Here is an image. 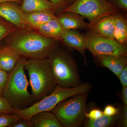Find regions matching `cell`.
Wrapping results in <instances>:
<instances>
[{
  "instance_id": "8fae6325",
  "label": "cell",
  "mask_w": 127,
  "mask_h": 127,
  "mask_svg": "<svg viewBox=\"0 0 127 127\" xmlns=\"http://www.w3.org/2000/svg\"><path fill=\"white\" fill-rule=\"evenodd\" d=\"M57 15L58 21L65 30H84L89 27V23L86 22L85 18L79 14L60 11Z\"/></svg>"
},
{
  "instance_id": "cb8c5ba5",
  "label": "cell",
  "mask_w": 127,
  "mask_h": 127,
  "mask_svg": "<svg viewBox=\"0 0 127 127\" xmlns=\"http://www.w3.org/2000/svg\"><path fill=\"white\" fill-rule=\"evenodd\" d=\"M14 109L4 98L0 97V112L12 114Z\"/></svg>"
},
{
  "instance_id": "ac0fdd59",
  "label": "cell",
  "mask_w": 127,
  "mask_h": 127,
  "mask_svg": "<svg viewBox=\"0 0 127 127\" xmlns=\"http://www.w3.org/2000/svg\"><path fill=\"white\" fill-rule=\"evenodd\" d=\"M26 17L33 30L52 19L57 18L56 13L51 11H39L25 13Z\"/></svg>"
},
{
  "instance_id": "5bb4252c",
  "label": "cell",
  "mask_w": 127,
  "mask_h": 127,
  "mask_svg": "<svg viewBox=\"0 0 127 127\" xmlns=\"http://www.w3.org/2000/svg\"><path fill=\"white\" fill-rule=\"evenodd\" d=\"M20 7L25 13L44 11L56 13L62 10L57 5L48 0H23Z\"/></svg>"
},
{
  "instance_id": "d6986e66",
  "label": "cell",
  "mask_w": 127,
  "mask_h": 127,
  "mask_svg": "<svg viewBox=\"0 0 127 127\" xmlns=\"http://www.w3.org/2000/svg\"><path fill=\"white\" fill-rule=\"evenodd\" d=\"M115 29L114 39L119 43L124 45L127 44V20L119 12L114 14Z\"/></svg>"
},
{
  "instance_id": "9c48e42d",
  "label": "cell",
  "mask_w": 127,
  "mask_h": 127,
  "mask_svg": "<svg viewBox=\"0 0 127 127\" xmlns=\"http://www.w3.org/2000/svg\"><path fill=\"white\" fill-rule=\"evenodd\" d=\"M0 17L14 25L18 30L31 29L25 13L17 2L7 1L0 3Z\"/></svg>"
},
{
  "instance_id": "30bf717a",
  "label": "cell",
  "mask_w": 127,
  "mask_h": 127,
  "mask_svg": "<svg viewBox=\"0 0 127 127\" xmlns=\"http://www.w3.org/2000/svg\"><path fill=\"white\" fill-rule=\"evenodd\" d=\"M114 14L105 16L89 24L87 30L102 37L114 40Z\"/></svg>"
},
{
  "instance_id": "2e32d148",
  "label": "cell",
  "mask_w": 127,
  "mask_h": 127,
  "mask_svg": "<svg viewBox=\"0 0 127 127\" xmlns=\"http://www.w3.org/2000/svg\"><path fill=\"white\" fill-rule=\"evenodd\" d=\"M33 30L39 32L47 37L61 42L65 31L61 26L57 18L52 19Z\"/></svg>"
},
{
  "instance_id": "ba28073f",
  "label": "cell",
  "mask_w": 127,
  "mask_h": 127,
  "mask_svg": "<svg viewBox=\"0 0 127 127\" xmlns=\"http://www.w3.org/2000/svg\"><path fill=\"white\" fill-rule=\"evenodd\" d=\"M85 35L86 49L93 57L98 55L127 56V45L120 44L114 39L102 37L89 30Z\"/></svg>"
},
{
  "instance_id": "ffe728a7",
  "label": "cell",
  "mask_w": 127,
  "mask_h": 127,
  "mask_svg": "<svg viewBox=\"0 0 127 127\" xmlns=\"http://www.w3.org/2000/svg\"><path fill=\"white\" fill-rule=\"evenodd\" d=\"M117 115L107 116L103 115L94 120L89 119L85 127H107L113 126L116 123L117 119Z\"/></svg>"
},
{
  "instance_id": "9a60e30c",
  "label": "cell",
  "mask_w": 127,
  "mask_h": 127,
  "mask_svg": "<svg viewBox=\"0 0 127 127\" xmlns=\"http://www.w3.org/2000/svg\"><path fill=\"white\" fill-rule=\"evenodd\" d=\"M21 55L13 48L0 44V69L9 73L14 68Z\"/></svg>"
},
{
  "instance_id": "f1b7e54d",
  "label": "cell",
  "mask_w": 127,
  "mask_h": 127,
  "mask_svg": "<svg viewBox=\"0 0 127 127\" xmlns=\"http://www.w3.org/2000/svg\"><path fill=\"white\" fill-rule=\"evenodd\" d=\"M123 87H127V66L121 71L118 77Z\"/></svg>"
},
{
  "instance_id": "44dd1931",
  "label": "cell",
  "mask_w": 127,
  "mask_h": 127,
  "mask_svg": "<svg viewBox=\"0 0 127 127\" xmlns=\"http://www.w3.org/2000/svg\"><path fill=\"white\" fill-rule=\"evenodd\" d=\"M17 30L14 25L0 17V44L5 37Z\"/></svg>"
},
{
  "instance_id": "277c9868",
  "label": "cell",
  "mask_w": 127,
  "mask_h": 127,
  "mask_svg": "<svg viewBox=\"0 0 127 127\" xmlns=\"http://www.w3.org/2000/svg\"><path fill=\"white\" fill-rule=\"evenodd\" d=\"M47 58L57 85L63 87L72 88L81 84L77 64L69 53L57 47Z\"/></svg>"
},
{
  "instance_id": "3957f363",
  "label": "cell",
  "mask_w": 127,
  "mask_h": 127,
  "mask_svg": "<svg viewBox=\"0 0 127 127\" xmlns=\"http://www.w3.org/2000/svg\"><path fill=\"white\" fill-rule=\"evenodd\" d=\"M25 68L27 71L30 77L31 94L34 103L50 95L57 86L47 58H26Z\"/></svg>"
},
{
  "instance_id": "4fadbf2b",
  "label": "cell",
  "mask_w": 127,
  "mask_h": 127,
  "mask_svg": "<svg viewBox=\"0 0 127 127\" xmlns=\"http://www.w3.org/2000/svg\"><path fill=\"white\" fill-rule=\"evenodd\" d=\"M94 57L97 63L108 68L118 77L121 71L127 66V57L98 55Z\"/></svg>"
},
{
  "instance_id": "4316f807",
  "label": "cell",
  "mask_w": 127,
  "mask_h": 127,
  "mask_svg": "<svg viewBox=\"0 0 127 127\" xmlns=\"http://www.w3.org/2000/svg\"><path fill=\"white\" fill-rule=\"evenodd\" d=\"M118 112V109L113 105H107L103 111L104 115L107 116H114L117 114Z\"/></svg>"
},
{
  "instance_id": "52a82bcc",
  "label": "cell",
  "mask_w": 127,
  "mask_h": 127,
  "mask_svg": "<svg viewBox=\"0 0 127 127\" xmlns=\"http://www.w3.org/2000/svg\"><path fill=\"white\" fill-rule=\"evenodd\" d=\"M62 12L76 13L86 18L89 24L99 18L119 12L108 0H74L68 6L62 9Z\"/></svg>"
},
{
  "instance_id": "d6a6232c",
  "label": "cell",
  "mask_w": 127,
  "mask_h": 127,
  "mask_svg": "<svg viewBox=\"0 0 127 127\" xmlns=\"http://www.w3.org/2000/svg\"><path fill=\"white\" fill-rule=\"evenodd\" d=\"M22 1L23 0H0V3L7 2V1H12V2H17L18 4L21 5L22 3Z\"/></svg>"
},
{
  "instance_id": "603a6c76",
  "label": "cell",
  "mask_w": 127,
  "mask_h": 127,
  "mask_svg": "<svg viewBox=\"0 0 127 127\" xmlns=\"http://www.w3.org/2000/svg\"><path fill=\"white\" fill-rule=\"evenodd\" d=\"M8 73L0 69V97H2L8 79Z\"/></svg>"
},
{
  "instance_id": "e0dca14e",
  "label": "cell",
  "mask_w": 127,
  "mask_h": 127,
  "mask_svg": "<svg viewBox=\"0 0 127 127\" xmlns=\"http://www.w3.org/2000/svg\"><path fill=\"white\" fill-rule=\"evenodd\" d=\"M30 119L33 127H63L56 116L51 111L38 113Z\"/></svg>"
},
{
  "instance_id": "83f0119b",
  "label": "cell",
  "mask_w": 127,
  "mask_h": 127,
  "mask_svg": "<svg viewBox=\"0 0 127 127\" xmlns=\"http://www.w3.org/2000/svg\"><path fill=\"white\" fill-rule=\"evenodd\" d=\"M11 127H33L30 119L21 118L20 120L14 123Z\"/></svg>"
},
{
  "instance_id": "484cf974",
  "label": "cell",
  "mask_w": 127,
  "mask_h": 127,
  "mask_svg": "<svg viewBox=\"0 0 127 127\" xmlns=\"http://www.w3.org/2000/svg\"><path fill=\"white\" fill-rule=\"evenodd\" d=\"M103 111L98 109H92L89 113L86 114V117L89 120H94L100 117L103 115Z\"/></svg>"
},
{
  "instance_id": "7c38bea8",
  "label": "cell",
  "mask_w": 127,
  "mask_h": 127,
  "mask_svg": "<svg viewBox=\"0 0 127 127\" xmlns=\"http://www.w3.org/2000/svg\"><path fill=\"white\" fill-rule=\"evenodd\" d=\"M62 43L79 52L84 58V63L87 64L85 51L86 50V37L77 30H65L64 34Z\"/></svg>"
},
{
  "instance_id": "5b68a950",
  "label": "cell",
  "mask_w": 127,
  "mask_h": 127,
  "mask_svg": "<svg viewBox=\"0 0 127 127\" xmlns=\"http://www.w3.org/2000/svg\"><path fill=\"white\" fill-rule=\"evenodd\" d=\"M92 86L89 82L82 83L77 86L65 88L57 85L52 93L31 106L20 110L14 109L12 114L22 119H30L34 114L51 111L58 103L68 98L83 93L89 92Z\"/></svg>"
},
{
  "instance_id": "836d02e7",
  "label": "cell",
  "mask_w": 127,
  "mask_h": 127,
  "mask_svg": "<svg viewBox=\"0 0 127 127\" xmlns=\"http://www.w3.org/2000/svg\"><path fill=\"white\" fill-rule=\"evenodd\" d=\"M74 0H68V2H69V5L71 4L74 1Z\"/></svg>"
},
{
  "instance_id": "1f68e13d",
  "label": "cell",
  "mask_w": 127,
  "mask_h": 127,
  "mask_svg": "<svg viewBox=\"0 0 127 127\" xmlns=\"http://www.w3.org/2000/svg\"><path fill=\"white\" fill-rule=\"evenodd\" d=\"M122 98L124 105H127V87H123Z\"/></svg>"
},
{
  "instance_id": "f546056e",
  "label": "cell",
  "mask_w": 127,
  "mask_h": 127,
  "mask_svg": "<svg viewBox=\"0 0 127 127\" xmlns=\"http://www.w3.org/2000/svg\"><path fill=\"white\" fill-rule=\"evenodd\" d=\"M122 124L123 127H127V105H124L122 114Z\"/></svg>"
},
{
  "instance_id": "7a4b0ae2",
  "label": "cell",
  "mask_w": 127,
  "mask_h": 127,
  "mask_svg": "<svg viewBox=\"0 0 127 127\" xmlns=\"http://www.w3.org/2000/svg\"><path fill=\"white\" fill-rule=\"evenodd\" d=\"M26 59L21 57L13 70L8 73L2 95V97L16 110L27 108L34 103L28 89L29 82L25 68Z\"/></svg>"
},
{
  "instance_id": "7402d4cb",
  "label": "cell",
  "mask_w": 127,
  "mask_h": 127,
  "mask_svg": "<svg viewBox=\"0 0 127 127\" xmlns=\"http://www.w3.org/2000/svg\"><path fill=\"white\" fill-rule=\"evenodd\" d=\"M21 119L12 114L0 112V127H11Z\"/></svg>"
},
{
  "instance_id": "8992f818",
  "label": "cell",
  "mask_w": 127,
  "mask_h": 127,
  "mask_svg": "<svg viewBox=\"0 0 127 127\" xmlns=\"http://www.w3.org/2000/svg\"><path fill=\"white\" fill-rule=\"evenodd\" d=\"M89 93L80 94L65 99L52 110L63 127H81L86 117Z\"/></svg>"
},
{
  "instance_id": "6da1fadb",
  "label": "cell",
  "mask_w": 127,
  "mask_h": 127,
  "mask_svg": "<svg viewBox=\"0 0 127 127\" xmlns=\"http://www.w3.org/2000/svg\"><path fill=\"white\" fill-rule=\"evenodd\" d=\"M3 40L5 45L27 59L46 58L58 47V42L35 30L28 29L17 30Z\"/></svg>"
},
{
  "instance_id": "4dcf8cb0",
  "label": "cell",
  "mask_w": 127,
  "mask_h": 127,
  "mask_svg": "<svg viewBox=\"0 0 127 127\" xmlns=\"http://www.w3.org/2000/svg\"><path fill=\"white\" fill-rule=\"evenodd\" d=\"M55 4L57 5L62 9L69 6L68 0H49Z\"/></svg>"
},
{
  "instance_id": "d4e9b609",
  "label": "cell",
  "mask_w": 127,
  "mask_h": 127,
  "mask_svg": "<svg viewBox=\"0 0 127 127\" xmlns=\"http://www.w3.org/2000/svg\"><path fill=\"white\" fill-rule=\"evenodd\" d=\"M117 9L127 11V0H108Z\"/></svg>"
}]
</instances>
